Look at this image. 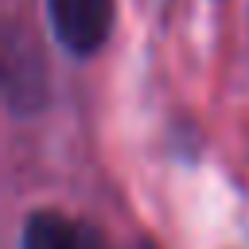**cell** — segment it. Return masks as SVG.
<instances>
[{
	"mask_svg": "<svg viewBox=\"0 0 249 249\" xmlns=\"http://www.w3.org/2000/svg\"><path fill=\"white\" fill-rule=\"evenodd\" d=\"M51 27L70 54H97L113 27V0H47Z\"/></svg>",
	"mask_w": 249,
	"mask_h": 249,
	"instance_id": "obj_1",
	"label": "cell"
},
{
	"mask_svg": "<svg viewBox=\"0 0 249 249\" xmlns=\"http://www.w3.org/2000/svg\"><path fill=\"white\" fill-rule=\"evenodd\" d=\"M23 249H109V245L89 222H78L58 210H35L23 222Z\"/></svg>",
	"mask_w": 249,
	"mask_h": 249,
	"instance_id": "obj_2",
	"label": "cell"
}]
</instances>
